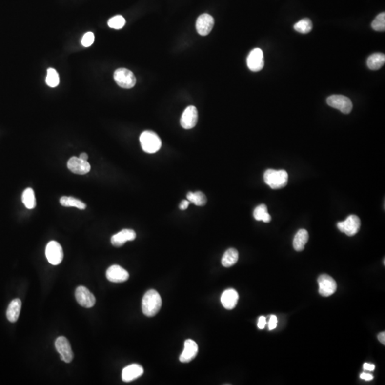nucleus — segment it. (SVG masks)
Listing matches in <instances>:
<instances>
[{"label": "nucleus", "mask_w": 385, "mask_h": 385, "mask_svg": "<svg viewBox=\"0 0 385 385\" xmlns=\"http://www.w3.org/2000/svg\"><path fill=\"white\" fill-rule=\"evenodd\" d=\"M253 216L256 221H263L265 223H269L271 221V216L267 212V206L264 204H261L255 208Z\"/></svg>", "instance_id": "obj_25"}, {"label": "nucleus", "mask_w": 385, "mask_h": 385, "mask_svg": "<svg viewBox=\"0 0 385 385\" xmlns=\"http://www.w3.org/2000/svg\"><path fill=\"white\" fill-rule=\"evenodd\" d=\"M247 65L252 72H259L264 66L263 52L259 48L253 49L247 58Z\"/></svg>", "instance_id": "obj_11"}, {"label": "nucleus", "mask_w": 385, "mask_h": 385, "mask_svg": "<svg viewBox=\"0 0 385 385\" xmlns=\"http://www.w3.org/2000/svg\"><path fill=\"white\" fill-rule=\"evenodd\" d=\"M140 143L142 149L148 154L157 152L162 144L159 136L151 131H145L141 134Z\"/></svg>", "instance_id": "obj_3"}, {"label": "nucleus", "mask_w": 385, "mask_h": 385, "mask_svg": "<svg viewBox=\"0 0 385 385\" xmlns=\"http://www.w3.org/2000/svg\"><path fill=\"white\" fill-rule=\"evenodd\" d=\"M187 200L198 206H203L207 202L206 196L201 191L189 192L187 194Z\"/></svg>", "instance_id": "obj_27"}, {"label": "nucleus", "mask_w": 385, "mask_h": 385, "mask_svg": "<svg viewBox=\"0 0 385 385\" xmlns=\"http://www.w3.org/2000/svg\"><path fill=\"white\" fill-rule=\"evenodd\" d=\"M294 29L297 32L302 34H307L312 30V23L310 19H303L294 25Z\"/></svg>", "instance_id": "obj_28"}, {"label": "nucleus", "mask_w": 385, "mask_h": 385, "mask_svg": "<svg viewBox=\"0 0 385 385\" xmlns=\"http://www.w3.org/2000/svg\"><path fill=\"white\" fill-rule=\"evenodd\" d=\"M126 24V20L122 15H117L108 21V25L112 29H120Z\"/></svg>", "instance_id": "obj_31"}, {"label": "nucleus", "mask_w": 385, "mask_h": 385, "mask_svg": "<svg viewBox=\"0 0 385 385\" xmlns=\"http://www.w3.org/2000/svg\"><path fill=\"white\" fill-rule=\"evenodd\" d=\"M60 202L61 205L65 207H75L80 210H84L86 208L84 203L74 197L63 196L60 199Z\"/></svg>", "instance_id": "obj_26"}, {"label": "nucleus", "mask_w": 385, "mask_h": 385, "mask_svg": "<svg viewBox=\"0 0 385 385\" xmlns=\"http://www.w3.org/2000/svg\"><path fill=\"white\" fill-rule=\"evenodd\" d=\"M46 82L48 86L52 88L58 86L60 83V76L55 69L49 68L47 69Z\"/></svg>", "instance_id": "obj_29"}, {"label": "nucleus", "mask_w": 385, "mask_h": 385, "mask_svg": "<svg viewBox=\"0 0 385 385\" xmlns=\"http://www.w3.org/2000/svg\"><path fill=\"white\" fill-rule=\"evenodd\" d=\"M385 62V56L384 54L375 53L370 55L367 59V64L371 70H378Z\"/></svg>", "instance_id": "obj_23"}, {"label": "nucleus", "mask_w": 385, "mask_h": 385, "mask_svg": "<svg viewBox=\"0 0 385 385\" xmlns=\"http://www.w3.org/2000/svg\"><path fill=\"white\" fill-rule=\"evenodd\" d=\"M57 352L61 355V360L66 363H71L74 358L73 351L69 340L64 336L59 337L55 341Z\"/></svg>", "instance_id": "obj_8"}, {"label": "nucleus", "mask_w": 385, "mask_h": 385, "mask_svg": "<svg viewBox=\"0 0 385 385\" xmlns=\"http://www.w3.org/2000/svg\"><path fill=\"white\" fill-rule=\"evenodd\" d=\"M327 103L343 114H348L352 109V103L348 97L343 95H332L327 99Z\"/></svg>", "instance_id": "obj_7"}, {"label": "nucleus", "mask_w": 385, "mask_h": 385, "mask_svg": "<svg viewBox=\"0 0 385 385\" xmlns=\"http://www.w3.org/2000/svg\"><path fill=\"white\" fill-rule=\"evenodd\" d=\"M265 324H266V318H265V317L264 316L260 317L258 323V328L261 329V330H263V329L265 328Z\"/></svg>", "instance_id": "obj_34"}, {"label": "nucleus", "mask_w": 385, "mask_h": 385, "mask_svg": "<svg viewBox=\"0 0 385 385\" xmlns=\"http://www.w3.org/2000/svg\"><path fill=\"white\" fill-rule=\"evenodd\" d=\"M162 300L155 290H150L143 295L142 300V311L147 317H153L160 310Z\"/></svg>", "instance_id": "obj_1"}, {"label": "nucleus", "mask_w": 385, "mask_h": 385, "mask_svg": "<svg viewBox=\"0 0 385 385\" xmlns=\"http://www.w3.org/2000/svg\"><path fill=\"white\" fill-rule=\"evenodd\" d=\"M137 237L136 232L131 229H123L111 237V242L116 247H121L127 242L135 240Z\"/></svg>", "instance_id": "obj_17"}, {"label": "nucleus", "mask_w": 385, "mask_h": 385, "mask_svg": "<svg viewBox=\"0 0 385 385\" xmlns=\"http://www.w3.org/2000/svg\"><path fill=\"white\" fill-rule=\"evenodd\" d=\"M360 378L363 379V380H366V381H369V380H372L373 379V376L370 374L364 373L361 374L360 375Z\"/></svg>", "instance_id": "obj_36"}, {"label": "nucleus", "mask_w": 385, "mask_h": 385, "mask_svg": "<svg viewBox=\"0 0 385 385\" xmlns=\"http://www.w3.org/2000/svg\"><path fill=\"white\" fill-rule=\"evenodd\" d=\"M94 39L95 37H94V33L91 32H87L83 35L82 40H81V44L84 47H89V46L92 45Z\"/></svg>", "instance_id": "obj_32"}, {"label": "nucleus", "mask_w": 385, "mask_h": 385, "mask_svg": "<svg viewBox=\"0 0 385 385\" xmlns=\"http://www.w3.org/2000/svg\"><path fill=\"white\" fill-rule=\"evenodd\" d=\"M46 256L52 265H57L61 263L64 258V253L61 245L57 241H50L46 245Z\"/></svg>", "instance_id": "obj_6"}, {"label": "nucleus", "mask_w": 385, "mask_h": 385, "mask_svg": "<svg viewBox=\"0 0 385 385\" xmlns=\"http://www.w3.org/2000/svg\"><path fill=\"white\" fill-rule=\"evenodd\" d=\"M190 202L188 200H183L182 201V202L181 203L180 205H179V208L181 210H185L188 208V205H189Z\"/></svg>", "instance_id": "obj_35"}, {"label": "nucleus", "mask_w": 385, "mask_h": 385, "mask_svg": "<svg viewBox=\"0 0 385 385\" xmlns=\"http://www.w3.org/2000/svg\"><path fill=\"white\" fill-rule=\"evenodd\" d=\"M67 167L69 171L79 175H85L90 171L91 165L87 161L82 160L80 157H72L68 161Z\"/></svg>", "instance_id": "obj_13"}, {"label": "nucleus", "mask_w": 385, "mask_h": 385, "mask_svg": "<svg viewBox=\"0 0 385 385\" xmlns=\"http://www.w3.org/2000/svg\"><path fill=\"white\" fill-rule=\"evenodd\" d=\"M77 303L86 308H91L96 303V298L89 289L84 286H79L75 292Z\"/></svg>", "instance_id": "obj_10"}, {"label": "nucleus", "mask_w": 385, "mask_h": 385, "mask_svg": "<svg viewBox=\"0 0 385 385\" xmlns=\"http://www.w3.org/2000/svg\"><path fill=\"white\" fill-rule=\"evenodd\" d=\"M319 293L322 296L329 297L337 290V283L335 280L327 274L321 275L318 279Z\"/></svg>", "instance_id": "obj_9"}, {"label": "nucleus", "mask_w": 385, "mask_h": 385, "mask_svg": "<svg viewBox=\"0 0 385 385\" xmlns=\"http://www.w3.org/2000/svg\"><path fill=\"white\" fill-rule=\"evenodd\" d=\"M239 294L234 289L225 290L221 295V301L223 306L227 310H232L236 307L239 301Z\"/></svg>", "instance_id": "obj_19"}, {"label": "nucleus", "mask_w": 385, "mask_h": 385, "mask_svg": "<svg viewBox=\"0 0 385 385\" xmlns=\"http://www.w3.org/2000/svg\"><path fill=\"white\" fill-rule=\"evenodd\" d=\"M363 368H364L365 370L374 371L375 369V366L372 364H369V363H365L363 365Z\"/></svg>", "instance_id": "obj_37"}, {"label": "nucleus", "mask_w": 385, "mask_h": 385, "mask_svg": "<svg viewBox=\"0 0 385 385\" xmlns=\"http://www.w3.org/2000/svg\"><path fill=\"white\" fill-rule=\"evenodd\" d=\"M372 27L374 30L383 32L385 30V13H380L377 15L372 23Z\"/></svg>", "instance_id": "obj_30"}, {"label": "nucleus", "mask_w": 385, "mask_h": 385, "mask_svg": "<svg viewBox=\"0 0 385 385\" xmlns=\"http://www.w3.org/2000/svg\"><path fill=\"white\" fill-rule=\"evenodd\" d=\"M198 352H199V347L196 342L190 339L185 340L184 343V349L182 355H180L179 360L183 363H189L196 358Z\"/></svg>", "instance_id": "obj_16"}, {"label": "nucleus", "mask_w": 385, "mask_h": 385, "mask_svg": "<svg viewBox=\"0 0 385 385\" xmlns=\"http://www.w3.org/2000/svg\"><path fill=\"white\" fill-rule=\"evenodd\" d=\"M80 159H82V160H88V155L86 154V153H82V154H80Z\"/></svg>", "instance_id": "obj_39"}, {"label": "nucleus", "mask_w": 385, "mask_h": 385, "mask_svg": "<svg viewBox=\"0 0 385 385\" xmlns=\"http://www.w3.org/2000/svg\"><path fill=\"white\" fill-rule=\"evenodd\" d=\"M378 340H380V343L383 344H385V332H383L378 335Z\"/></svg>", "instance_id": "obj_38"}, {"label": "nucleus", "mask_w": 385, "mask_h": 385, "mask_svg": "<svg viewBox=\"0 0 385 385\" xmlns=\"http://www.w3.org/2000/svg\"><path fill=\"white\" fill-rule=\"evenodd\" d=\"M277 323H278L277 317L275 316V315H271V316H270V321H269L268 323L269 330H273L276 328Z\"/></svg>", "instance_id": "obj_33"}, {"label": "nucleus", "mask_w": 385, "mask_h": 385, "mask_svg": "<svg viewBox=\"0 0 385 385\" xmlns=\"http://www.w3.org/2000/svg\"><path fill=\"white\" fill-rule=\"evenodd\" d=\"M239 252L236 249L230 248L227 250L223 256L222 265L225 267H230L234 265L239 260Z\"/></svg>", "instance_id": "obj_22"}, {"label": "nucleus", "mask_w": 385, "mask_h": 385, "mask_svg": "<svg viewBox=\"0 0 385 385\" xmlns=\"http://www.w3.org/2000/svg\"><path fill=\"white\" fill-rule=\"evenodd\" d=\"M309 239L308 232L304 229L298 230L293 240V248L296 251H303Z\"/></svg>", "instance_id": "obj_21"}, {"label": "nucleus", "mask_w": 385, "mask_h": 385, "mask_svg": "<svg viewBox=\"0 0 385 385\" xmlns=\"http://www.w3.org/2000/svg\"><path fill=\"white\" fill-rule=\"evenodd\" d=\"M214 26V20L208 14L200 15L196 21V27L198 33L202 36H206L211 32Z\"/></svg>", "instance_id": "obj_14"}, {"label": "nucleus", "mask_w": 385, "mask_h": 385, "mask_svg": "<svg viewBox=\"0 0 385 385\" xmlns=\"http://www.w3.org/2000/svg\"><path fill=\"white\" fill-rule=\"evenodd\" d=\"M21 301L18 298L13 300L10 303L7 310V318L9 322L15 323L18 321L20 311H21Z\"/></svg>", "instance_id": "obj_20"}, {"label": "nucleus", "mask_w": 385, "mask_h": 385, "mask_svg": "<svg viewBox=\"0 0 385 385\" xmlns=\"http://www.w3.org/2000/svg\"><path fill=\"white\" fill-rule=\"evenodd\" d=\"M198 111L195 106H189L184 110L181 118V125L185 129H191L198 122Z\"/></svg>", "instance_id": "obj_12"}, {"label": "nucleus", "mask_w": 385, "mask_h": 385, "mask_svg": "<svg viewBox=\"0 0 385 385\" xmlns=\"http://www.w3.org/2000/svg\"><path fill=\"white\" fill-rule=\"evenodd\" d=\"M114 78L116 83L123 89H131L137 83V79L133 72L125 68L117 69Z\"/></svg>", "instance_id": "obj_4"}, {"label": "nucleus", "mask_w": 385, "mask_h": 385, "mask_svg": "<svg viewBox=\"0 0 385 385\" xmlns=\"http://www.w3.org/2000/svg\"><path fill=\"white\" fill-rule=\"evenodd\" d=\"M21 201L28 209H33L36 206V199L33 189L28 188L24 190L21 196Z\"/></svg>", "instance_id": "obj_24"}, {"label": "nucleus", "mask_w": 385, "mask_h": 385, "mask_svg": "<svg viewBox=\"0 0 385 385\" xmlns=\"http://www.w3.org/2000/svg\"><path fill=\"white\" fill-rule=\"evenodd\" d=\"M264 182L273 189H280L287 184L288 174L284 170L267 169L263 176Z\"/></svg>", "instance_id": "obj_2"}, {"label": "nucleus", "mask_w": 385, "mask_h": 385, "mask_svg": "<svg viewBox=\"0 0 385 385\" xmlns=\"http://www.w3.org/2000/svg\"><path fill=\"white\" fill-rule=\"evenodd\" d=\"M361 226V221L356 215H350L345 221L338 223V228L340 231L345 233L347 236H353L358 233Z\"/></svg>", "instance_id": "obj_5"}, {"label": "nucleus", "mask_w": 385, "mask_h": 385, "mask_svg": "<svg viewBox=\"0 0 385 385\" xmlns=\"http://www.w3.org/2000/svg\"><path fill=\"white\" fill-rule=\"evenodd\" d=\"M106 278L112 283H123L127 281L129 274L124 268L120 265L111 266L106 271Z\"/></svg>", "instance_id": "obj_15"}, {"label": "nucleus", "mask_w": 385, "mask_h": 385, "mask_svg": "<svg viewBox=\"0 0 385 385\" xmlns=\"http://www.w3.org/2000/svg\"><path fill=\"white\" fill-rule=\"evenodd\" d=\"M143 374V368L140 365L133 364L124 368L122 371V380L130 383L137 380Z\"/></svg>", "instance_id": "obj_18"}]
</instances>
